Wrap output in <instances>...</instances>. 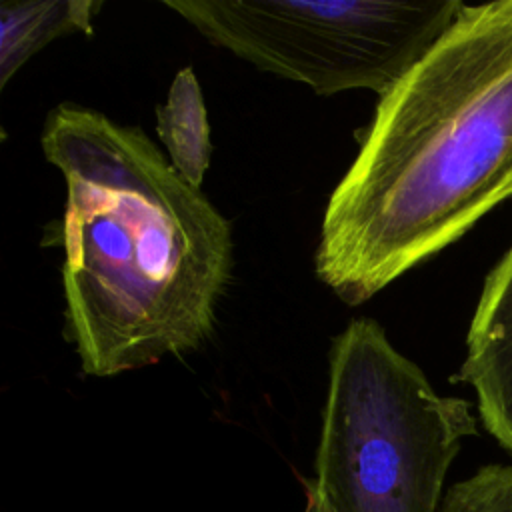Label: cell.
<instances>
[{
    "label": "cell",
    "instance_id": "obj_1",
    "mask_svg": "<svg viewBox=\"0 0 512 512\" xmlns=\"http://www.w3.org/2000/svg\"><path fill=\"white\" fill-rule=\"evenodd\" d=\"M512 198V0L464 4L376 104L332 190L316 278L360 306Z\"/></svg>",
    "mask_w": 512,
    "mask_h": 512
},
{
    "label": "cell",
    "instance_id": "obj_2",
    "mask_svg": "<svg viewBox=\"0 0 512 512\" xmlns=\"http://www.w3.org/2000/svg\"><path fill=\"white\" fill-rule=\"evenodd\" d=\"M40 146L66 182L58 238L66 338L96 378L158 364L212 334L232 230L138 128L58 104Z\"/></svg>",
    "mask_w": 512,
    "mask_h": 512
},
{
    "label": "cell",
    "instance_id": "obj_3",
    "mask_svg": "<svg viewBox=\"0 0 512 512\" xmlns=\"http://www.w3.org/2000/svg\"><path fill=\"white\" fill-rule=\"evenodd\" d=\"M464 398L442 396L372 318L328 354V392L308 490L328 512H440L446 474L476 434Z\"/></svg>",
    "mask_w": 512,
    "mask_h": 512
},
{
    "label": "cell",
    "instance_id": "obj_4",
    "mask_svg": "<svg viewBox=\"0 0 512 512\" xmlns=\"http://www.w3.org/2000/svg\"><path fill=\"white\" fill-rule=\"evenodd\" d=\"M200 36L318 96H384L452 26L460 0H162Z\"/></svg>",
    "mask_w": 512,
    "mask_h": 512
},
{
    "label": "cell",
    "instance_id": "obj_5",
    "mask_svg": "<svg viewBox=\"0 0 512 512\" xmlns=\"http://www.w3.org/2000/svg\"><path fill=\"white\" fill-rule=\"evenodd\" d=\"M454 378L474 390L484 428L512 452V244L484 278Z\"/></svg>",
    "mask_w": 512,
    "mask_h": 512
},
{
    "label": "cell",
    "instance_id": "obj_6",
    "mask_svg": "<svg viewBox=\"0 0 512 512\" xmlns=\"http://www.w3.org/2000/svg\"><path fill=\"white\" fill-rule=\"evenodd\" d=\"M100 0H56V2H4L0 8V84L10 78L50 42L94 30Z\"/></svg>",
    "mask_w": 512,
    "mask_h": 512
},
{
    "label": "cell",
    "instance_id": "obj_7",
    "mask_svg": "<svg viewBox=\"0 0 512 512\" xmlns=\"http://www.w3.org/2000/svg\"><path fill=\"white\" fill-rule=\"evenodd\" d=\"M156 132L170 164L200 188L210 168L212 142L202 90L190 66L176 72L166 102L156 106Z\"/></svg>",
    "mask_w": 512,
    "mask_h": 512
},
{
    "label": "cell",
    "instance_id": "obj_8",
    "mask_svg": "<svg viewBox=\"0 0 512 512\" xmlns=\"http://www.w3.org/2000/svg\"><path fill=\"white\" fill-rule=\"evenodd\" d=\"M440 512H512V466L488 464L456 482Z\"/></svg>",
    "mask_w": 512,
    "mask_h": 512
},
{
    "label": "cell",
    "instance_id": "obj_9",
    "mask_svg": "<svg viewBox=\"0 0 512 512\" xmlns=\"http://www.w3.org/2000/svg\"><path fill=\"white\" fill-rule=\"evenodd\" d=\"M304 512H328L326 506L318 500V496L310 490H306V506H304Z\"/></svg>",
    "mask_w": 512,
    "mask_h": 512
}]
</instances>
